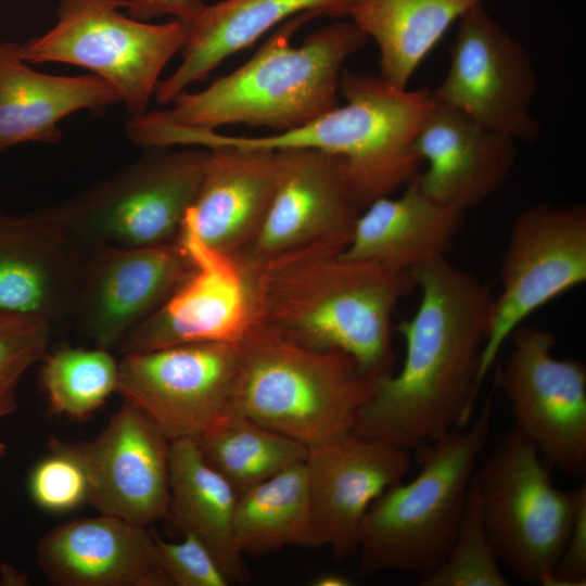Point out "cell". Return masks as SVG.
<instances>
[{
    "mask_svg": "<svg viewBox=\"0 0 586 586\" xmlns=\"http://www.w3.org/2000/svg\"><path fill=\"white\" fill-rule=\"evenodd\" d=\"M409 272L421 300L396 327L403 366L378 379L353 426L407 451L469 423L494 298L488 284L445 256Z\"/></svg>",
    "mask_w": 586,
    "mask_h": 586,
    "instance_id": "cell-1",
    "label": "cell"
},
{
    "mask_svg": "<svg viewBox=\"0 0 586 586\" xmlns=\"http://www.w3.org/2000/svg\"><path fill=\"white\" fill-rule=\"evenodd\" d=\"M86 254L36 213L0 211V311L73 322Z\"/></svg>",
    "mask_w": 586,
    "mask_h": 586,
    "instance_id": "cell-19",
    "label": "cell"
},
{
    "mask_svg": "<svg viewBox=\"0 0 586 586\" xmlns=\"http://www.w3.org/2000/svg\"><path fill=\"white\" fill-rule=\"evenodd\" d=\"M231 410L306 447L353 431L377 379L337 351H319L252 327L239 342Z\"/></svg>",
    "mask_w": 586,
    "mask_h": 586,
    "instance_id": "cell-5",
    "label": "cell"
},
{
    "mask_svg": "<svg viewBox=\"0 0 586 586\" xmlns=\"http://www.w3.org/2000/svg\"><path fill=\"white\" fill-rule=\"evenodd\" d=\"M499 561L486 534L475 473L471 480L461 519L445 561L421 575L420 586H507Z\"/></svg>",
    "mask_w": 586,
    "mask_h": 586,
    "instance_id": "cell-30",
    "label": "cell"
},
{
    "mask_svg": "<svg viewBox=\"0 0 586 586\" xmlns=\"http://www.w3.org/2000/svg\"><path fill=\"white\" fill-rule=\"evenodd\" d=\"M0 585L23 586L27 585V575L20 572L10 564H2L0 568Z\"/></svg>",
    "mask_w": 586,
    "mask_h": 586,
    "instance_id": "cell-36",
    "label": "cell"
},
{
    "mask_svg": "<svg viewBox=\"0 0 586 586\" xmlns=\"http://www.w3.org/2000/svg\"><path fill=\"white\" fill-rule=\"evenodd\" d=\"M145 150L127 166L36 213L84 254L176 241L198 192L209 150Z\"/></svg>",
    "mask_w": 586,
    "mask_h": 586,
    "instance_id": "cell-6",
    "label": "cell"
},
{
    "mask_svg": "<svg viewBox=\"0 0 586 586\" xmlns=\"http://www.w3.org/2000/svg\"><path fill=\"white\" fill-rule=\"evenodd\" d=\"M194 269L176 241L86 254L74 311L77 331L112 351L155 313Z\"/></svg>",
    "mask_w": 586,
    "mask_h": 586,
    "instance_id": "cell-15",
    "label": "cell"
},
{
    "mask_svg": "<svg viewBox=\"0 0 586 586\" xmlns=\"http://www.w3.org/2000/svg\"><path fill=\"white\" fill-rule=\"evenodd\" d=\"M358 0H222L205 4L186 25L177 69L155 87L154 99L168 104L229 56L251 47L286 20L311 13L317 17H349Z\"/></svg>",
    "mask_w": 586,
    "mask_h": 586,
    "instance_id": "cell-22",
    "label": "cell"
},
{
    "mask_svg": "<svg viewBox=\"0 0 586 586\" xmlns=\"http://www.w3.org/2000/svg\"><path fill=\"white\" fill-rule=\"evenodd\" d=\"M458 22L447 73L431 90L435 101L515 141L536 140L540 124L531 107L539 82L530 52L483 3Z\"/></svg>",
    "mask_w": 586,
    "mask_h": 586,
    "instance_id": "cell-12",
    "label": "cell"
},
{
    "mask_svg": "<svg viewBox=\"0 0 586 586\" xmlns=\"http://www.w3.org/2000/svg\"><path fill=\"white\" fill-rule=\"evenodd\" d=\"M7 454V446L5 444L0 440V458L4 457Z\"/></svg>",
    "mask_w": 586,
    "mask_h": 586,
    "instance_id": "cell-38",
    "label": "cell"
},
{
    "mask_svg": "<svg viewBox=\"0 0 586 586\" xmlns=\"http://www.w3.org/2000/svg\"><path fill=\"white\" fill-rule=\"evenodd\" d=\"M310 506L304 462L294 464L238 497L234 535L252 557L289 546L307 548Z\"/></svg>",
    "mask_w": 586,
    "mask_h": 586,
    "instance_id": "cell-27",
    "label": "cell"
},
{
    "mask_svg": "<svg viewBox=\"0 0 586 586\" xmlns=\"http://www.w3.org/2000/svg\"><path fill=\"white\" fill-rule=\"evenodd\" d=\"M316 17L306 12L286 20L240 67L201 91L181 92L171 109L145 112L143 117L179 130L217 131L246 125L277 133L339 106L344 64L368 37L354 22L339 21L295 46L292 38Z\"/></svg>",
    "mask_w": 586,
    "mask_h": 586,
    "instance_id": "cell-3",
    "label": "cell"
},
{
    "mask_svg": "<svg viewBox=\"0 0 586 586\" xmlns=\"http://www.w3.org/2000/svg\"><path fill=\"white\" fill-rule=\"evenodd\" d=\"M126 0H60L58 22L21 44L27 63L59 62L85 67L112 85L130 117L146 112L160 76L179 53L186 24H162L124 14Z\"/></svg>",
    "mask_w": 586,
    "mask_h": 586,
    "instance_id": "cell-8",
    "label": "cell"
},
{
    "mask_svg": "<svg viewBox=\"0 0 586 586\" xmlns=\"http://www.w3.org/2000/svg\"><path fill=\"white\" fill-rule=\"evenodd\" d=\"M244 272L253 327L309 348L342 352L377 380L394 372L393 314L416 288L410 272L340 255Z\"/></svg>",
    "mask_w": 586,
    "mask_h": 586,
    "instance_id": "cell-2",
    "label": "cell"
},
{
    "mask_svg": "<svg viewBox=\"0 0 586 586\" xmlns=\"http://www.w3.org/2000/svg\"><path fill=\"white\" fill-rule=\"evenodd\" d=\"M48 447L80 467L99 513L144 527L168 517L170 441L135 405L123 400L92 440L50 437Z\"/></svg>",
    "mask_w": 586,
    "mask_h": 586,
    "instance_id": "cell-14",
    "label": "cell"
},
{
    "mask_svg": "<svg viewBox=\"0 0 586 586\" xmlns=\"http://www.w3.org/2000/svg\"><path fill=\"white\" fill-rule=\"evenodd\" d=\"M161 568L169 586H227L226 576L208 549L191 535L178 543L155 535Z\"/></svg>",
    "mask_w": 586,
    "mask_h": 586,
    "instance_id": "cell-33",
    "label": "cell"
},
{
    "mask_svg": "<svg viewBox=\"0 0 586 586\" xmlns=\"http://www.w3.org/2000/svg\"><path fill=\"white\" fill-rule=\"evenodd\" d=\"M313 586H349L353 581L341 573L328 572L318 575L311 581Z\"/></svg>",
    "mask_w": 586,
    "mask_h": 586,
    "instance_id": "cell-37",
    "label": "cell"
},
{
    "mask_svg": "<svg viewBox=\"0 0 586 586\" xmlns=\"http://www.w3.org/2000/svg\"><path fill=\"white\" fill-rule=\"evenodd\" d=\"M415 150L428 162L417 178L421 190L464 211L477 207L505 184L517 156L512 137L437 102Z\"/></svg>",
    "mask_w": 586,
    "mask_h": 586,
    "instance_id": "cell-20",
    "label": "cell"
},
{
    "mask_svg": "<svg viewBox=\"0 0 586 586\" xmlns=\"http://www.w3.org/2000/svg\"><path fill=\"white\" fill-rule=\"evenodd\" d=\"M208 150L181 228L209 250L235 258L255 240L268 215L276 187L275 152Z\"/></svg>",
    "mask_w": 586,
    "mask_h": 586,
    "instance_id": "cell-21",
    "label": "cell"
},
{
    "mask_svg": "<svg viewBox=\"0 0 586 586\" xmlns=\"http://www.w3.org/2000/svg\"><path fill=\"white\" fill-rule=\"evenodd\" d=\"M307 548L329 547L341 560L357 555L362 520L374 499L410 469L409 451L348 432L308 447Z\"/></svg>",
    "mask_w": 586,
    "mask_h": 586,
    "instance_id": "cell-16",
    "label": "cell"
},
{
    "mask_svg": "<svg viewBox=\"0 0 586 586\" xmlns=\"http://www.w3.org/2000/svg\"><path fill=\"white\" fill-rule=\"evenodd\" d=\"M40 362L41 385L59 415L84 419L116 393L119 360L110 349L64 346L48 352Z\"/></svg>",
    "mask_w": 586,
    "mask_h": 586,
    "instance_id": "cell-29",
    "label": "cell"
},
{
    "mask_svg": "<svg viewBox=\"0 0 586 586\" xmlns=\"http://www.w3.org/2000/svg\"><path fill=\"white\" fill-rule=\"evenodd\" d=\"M204 5L203 0H126L125 10L129 17L142 22L171 15L187 25Z\"/></svg>",
    "mask_w": 586,
    "mask_h": 586,
    "instance_id": "cell-35",
    "label": "cell"
},
{
    "mask_svg": "<svg viewBox=\"0 0 586 586\" xmlns=\"http://www.w3.org/2000/svg\"><path fill=\"white\" fill-rule=\"evenodd\" d=\"M491 426L488 398L472 424L419 447V473L386 488L367 510L358 539L359 575L394 570L421 576L445 561Z\"/></svg>",
    "mask_w": 586,
    "mask_h": 586,
    "instance_id": "cell-4",
    "label": "cell"
},
{
    "mask_svg": "<svg viewBox=\"0 0 586 586\" xmlns=\"http://www.w3.org/2000/svg\"><path fill=\"white\" fill-rule=\"evenodd\" d=\"M512 348L498 367L496 383L509 402L514 424L534 444L549 469L573 479L586 474V367L556 358L552 332L517 327Z\"/></svg>",
    "mask_w": 586,
    "mask_h": 586,
    "instance_id": "cell-11",
    "label": "cell"
},
{
    "mask_svg": "<svg viewBox=\"0 0 586 586\" xmlns=\"http://www.w3.org/2000/svg\"><path fill=\"white\" fill-rule=\"evenodd\" d=\"M273 152L276 187L268 215L255 240L233 258L244 271L342 254L362 211L341 156L311 149Z\"/></svg>",
    "mask_w": 586,
    "mask_h": 586,
    "instance_id": "cell-9",
    "label": "cell"
},
{
    "mask_svg": "<svg viewBox=\"0 0 586 586\" xmlns=\"http://www.w3.org/2000/svg\"><path fill=\"white\" fill-rule=\"evenodd\" d=\"M117 90L101 77L55 76L36 72L21 44L0 43V150L26 142L56 143L59 123L80 110L120 103Z\"/></svg>",
    "mask_w": 586,
    "mask_h": 586,
    "instance_id": "cell-24",
    "label": "cell"
},
{
    "mask_svg": "<svg viewBox=\"0 0 586 586\" xmlns=\"http://www.w3.org/2000/svg\"><path fill=\"white\" fill-rule=\"evenodd\" d=\"M36 565L54 586H169L154 534L101 513L47 532L36 546Z\"/></svg>",
    "mask_w": 586,
    "mask_h": 586,
    "instance_id": "cell-18",
    "label": "cell"
},
{
    "mask_svg": "<svg viewBox=\"0 0 586 586\" xmlns=\"http://www.w3.org/2000/svg\"><path fill=\"white\" fill-rule=\"evenodd\" d=\"M194 269L170 297L119 344L120 355L169 346L239 343L253 327L247 278L237 262L180 229Z\"/></svg>",
    "mask_w": 586,
    "mask_h": 586,
    "instance_id": "cell-17",
    "label": "cell"
},
{
    "mask_svg": "<svg viewBox=\"0 0 586 586\" xmlns=\"http://www.w3.org/2000/svg\"><path fill=\"white\" fill-rule=\"evenodd\" d=\"M483 523L496 558L528 584L548 586L575 518L578 488H557L515 425L475 471Z\"/></svg>",
    "mask_w": 586,
    "mask_h": 586,
    "instance_id": "cell-7",
    "label": "cell"
},
{
    "mask_svg": "<svg viewBox=\"0 0 586 586\" xmlns=\"http://www.w3.org/2000/svg\"><path fill=\"white\" fill-rule=\"evenodd\" d=\"M484 0H358L349 18L379 50V76L406 89L450 25Z\"/></svg>",
    "mask_w": 586,
    "mask_h": 586,
    "instance_id": "cell-26",
    "label": "cell"
},
{
    "mask_svg": "<svg viewBox=\"0 0 586 586\" xmlns=\"http://www.w3.org/2000/svg\"><path fill=\"white\" fill-rule=\"evenodd\" d=\"M466 212L430 198L415 179L398 198L377 199L360 212L351 242L340 256L409 272L446 256Z\"/></svg>",
    "mask_w": 586,
    "mask_h": 586,
    "instance_id": "cell-23",
    "label": "cell"
},
{
    "mask_svg": "<svg viewBox=\"0 0 586 586\" xmlns=\"http://www.w3.org/2000/svg\"><path fill=\"white\" fill-rule=\"evenodd\" d=\"M480 381L512 331L535 310L586 281V207L540 203L513 221L500 265Z\"/></svg>",
    "mask_w": 586,
    "mask_h": 586,
    "instance_id": "cell-10",
    "label": "cell"
},
{
    "mask_svg": "<svg viewBox=\"0 0 586 586\" xmlns=\"http://www.w3.org/2000/svg\"><path fill=\"white\" fill-rule=\"evenodd\" d=\"M196 443L206 462L238 496L294 464L308 447L230 410L205 430Z\"/></svg>",
    "mask_w": 586,
    "mask_h": 586,
    "instance_id": "cell-28",
    "label": "cell"
},
{
    "mask_svg": "<svg viewBox=\"0 0 586 586\" xmlns=\"http://www.w3.org/2000/svg\"><path fill=\"white\" fill-rule=\"evenodd\" d=\"M29 491L40 508L50 512H65L86 501L87 483L75 461L51 453L33 470Z\"/></svg>",
    "mask_w": 586,
    "mask_h": 586,
    "instance_id": "cell-32",
    "label": "cell"
},
{
    "mask_svg": "<svg viewBox=\"0 0 586 586\" xmlns=\"http://www.w3.org/2000/svg\"><path fill=\"white\" fill-rule=\"evenodd\" d=\"M239 343L209 342L122 355L116 393L171 442L196 440L231 410Z\"/></svg>",
    "mask_w": 586,
    "mask_h": 586,
    "instance_id": "cell-13",
    "label": "cell"
},
{
    "mask_svg": "<svg viewBox=\"0 0 586 586\" xmlns=\"http://www.w3.org/2000/svg\"><path fill=\"white\" fill-rule=\"evenodd\" d=\"M169 513L182 534L201 542L229 585H245L251 574L234 535L238 494L204 459L194 438L170 442Z\"/></svg>",
    "mask_w": 586,
    "mask_h": 586,
    "instance_id": "cell-25",
    "label": "cell"
},
{
    "mask_svg": "<svg viewBox=\"0 0 586 586\" xmlns=\"http://www.w3.org/2000/svg\"><path fill=\"white\" fill-rule=\"evenodd\" d=\"M586 584V486L578 488V500L572 530L548 586Z\"/></svg>",
    "mask_w": 586,
    "mask_h": 586,
    "instance_id": "cell-34",
    "label": "cell"
},
{
    "mask_svg": "<svg viewBox=\"0 0 586 586\" xmlns=\"http://www.w3.org/2000/svg\"><path fill=\"white\" fill-rule=\"evenodd\" d=\"M53 331L44 320L0 311V420L17 409V386L49 352Z\"/></svg>",
    "mask_w": 586,
    "mask_h": 586,
    "instance_id": "cell-31",
    "label": "cell"
}]
</instances>
